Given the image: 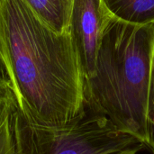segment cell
Returning <instances> with one entry per match:
<instances>
[{
	"instance_id": "obj_1",
	"label": "cell",
	"mask_w": 154,
	"mask_h": 154,
	"mask_svg": "<svg viewBox=\"0 0 154 154\" xmlns=\"http://www.w3.org/2000/svg\"><path fill=\"white\" fill-rule=\"evenodd\" d=\"M0 37L11 88L33 124L63 128L86 112V75L69 32L59 33L22 0H0Z\"/></svg>"
},
{
	"instance_id": "obj_2",
	"label": "cell",
	"mask_w": 154,
	"mask_h": 154,
	"mask_svg": "<svg viewBox=\"0 0 154 154\" xmlns=\"http://www.w3.org/2000/svg\"><path fill=\"white\" fill-rule=\"evenodd\" d=\"M153 59L154 23L113 17L103 34L95 73L86 82L87 111L106 116L148 148Z\"/></svg>"
},
{
	"instance_id": "obj_3",
	"label": "cell",
	"mask_w": 154,
	"mask_h": 154,
	"mask_svg": "<svg viewBox=\"0 0 154 154\" xmlns=\"http://www.w3.org/2000/svg\"><path fill=\"white\" fill-rule=\"evenodd\" d=\"M15 134L18 154H115L143 145L106 116L88 111L71 125L56 129L32 123L17 106Z\"/></svg>"
},
{
	"instance_id": "obj_4",
	"label": "cell",
	"mask_w": 154,
	"mask_h": 154,
	"mask_svg": "<svg viewBox=\"0 0 154 154\" xmlns=\"http://www.w3.org/2000/svg\"><path fill=\"white\" fill-rule=\"evenodd\" d=\"M113 17L104 0H74L69 32L87 79L95 73L103 34Z\"/></svg>"
},
{
	"instance_id": "obj_5",
	"label": "cell",
	"mask_w": 154,
	"mask_h": 154,
	"mask_svg": "<svg viewBox=\"0 0 154 154\" xmlns=\"http://www.w3.org/2000/svg\"><path fill=\"white\" fill-rule=\"evenodd\" d=\"M46 25L59 33L69 32L74 0H22Z\"/></svg>"
},
{
	"instance_id": "obj_6",
	"label": "cell",
	"mask_w": 154,
	"mask_h": 154,
	"mask_svg": "<svg viewBox=\"0 0 154 154\" xmlns=\"http://www.w3.org/2000/svg\"><path fill=\"white\" fill-rule=\"evenodd\" d=\"M17 106L11 86L0 87V154H18L15 134Z\"/></svg>"
},
{
	"instance_id": "obj_7",
	"label": "cell",
	"mask_w": 154,
	"mask_h": 154,
	"mask_svg": "<svg viewBox=\"0 0 154 154\" xmlns=\"http://www.w3.org/2000/svg\"><path fill=\"white\" fill-rule=\"evenodd\" d=\"M111 14L134 24L154 23V0H104Z\"/></svg>"
},
{
	"instance_id": "obj_8",
	"label": "cell",
	"mask_w": 154,
	"mask_h": 154,
	"mask_svg": "<svg viewBox=\"0 0 154 154\" xmlns=\"http://www.w3.org/2000/svg\"><path fill=\"white\" fill-rule=\"evenodd\" d=\"M5 86H11V79L5 62L2 42H1V37H0V87H5Z\"/></svg>"
},
{
	"instance_id": "obj_9",
	"label": "cell",
	"mask_w": 154,
	"mask_h": 154,
	"mask_svg": "<svg viewBox=\"0 0 154 154\" xmlns=\"http://www.w3.org/2000/svg\"><path fill=\"white\" fill-rule=\"evenodd\" d=\"M143 146L144 145H138V146H134V147H132V148H128V149H125L124 151H121L119 152H116L115 154H137V152L143 148Z\"/></svg>"
},
{
	"instance_id": "obj_10",
	"label": "cell",
	"mask_w": 154,
	"mask_h": 154,
	"mask_svg": "<svg viewBox=\"0 0 154 154\" xmlns=\"http://www.w3.org/2000/svg\"><path fill=\"white\" fill-rule=\"evenodd\" d=\"M152 125L154 123V59L152 66Z\"/></svg>"
},
{
	"instance_id": "obj_11",
	"label": "cell",
	"mask_w": 154,
	"mask_h": 154,
	"mask_svg": "<svg viewBox=\"0 0 154 154\" xmlns=\"http://www.w3.org/2000/svg\"><path fill=\"white\" fill-rule=\"evenodd\" d=\"M149 149L152 151V154H154V123L153 125H152V143H151V145H150Z\"/></svg>"
}]
</instances>
